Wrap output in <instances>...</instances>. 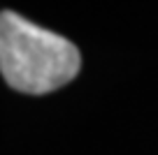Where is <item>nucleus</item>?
<instances>
[{
  "label": "nucleus",
  "mask_w": 158,
  "mask_h": 155,
  "mask_svg": "<svg viewBox=\"0 0 158 155\" xmlns=\"http://www.w3.org/2000/svg\"><path fill=\"white\" fill-rule=\"evenodd\" d=\"M81 56L70 39L5 10L0 16V72L28 95L58 90L79 74Z\"/></svg>",
  "instance_id": "f257e3e1"
}]
</instances>
